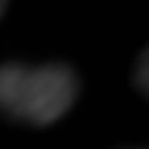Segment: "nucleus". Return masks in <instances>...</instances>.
Masks as SVG:
<instances>
[{"mask_svg":"<svg viewBox=\"0 0 149 149\" xmlns=\"http://www.w3.org/2000/svg\"><path fill=\"white\" fill-rule=\"evenodd\" d=\"M79 79L63 63L22 67L3 63L0 67V111L29 124H54L76 102Z\"/></svg>","mask_w":149,"mask_h":149,"instance_id":"f257e3e1","label":"nucleus"},{"mask_svg":"<svg viewBox=\"0 0 149 149\" xmlns=\"http://www.w3.org/2000/svg\"><path fill=\"white\" fill-rule=\"evenodd\" d=\"M140 89H146V54L140 57Z\"/></svg>","mask_w":149,"mask_h":149,"instance_id":"f03ea898","label":"nucleus"},{"mask_svg":"<svg viewBox=\"0 0 149 149\" xmlns=\"http://www.w3.org/2000/svg\"><path fill=\"white\" fill-rule=\"evenodd\" d=\"M3 10H6V0H0V16H3Z\"/></svg>","mask_w":149,"mask_h":149,"instance_id":"7ed1b4c3","label":"nucleus"}]
</instances>
